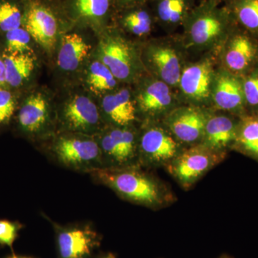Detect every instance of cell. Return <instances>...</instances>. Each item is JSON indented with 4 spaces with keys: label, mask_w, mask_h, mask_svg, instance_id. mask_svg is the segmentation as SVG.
Listing matches in <instances>:
<instances>
[{
    "label": "cell",
    "mask_w": 258,
    "mask_h": 258,
    "mask_svg": "<svg viewBox=\"0 0 258 258\" xmlns=\"http://www.w3.org/2000/svg\"><path fill=\"white\" fill-rule=\"evenodd\" d=\"M97 142L101 149L104 168L140 166L138 157L139 131L134 125H111L100 134Z\"/></svg>",
    "instance_id": "obj_9"
},
{
    "label": "cell",
    "mask_w": 258,
    "mask_h": 258,
    "mask_svg": "<svg viewBox=\"0 0 258 258\" xmlns=\"http://www.w3.org/2000/svg\"><path fill=\"white\" fill-rule=\"evenodd\" d=\"M30 36L25 28L15 29L6 32L7 52L8 53H26L30 50Z\"/></svg>",
    "instance_id": "obj_30"
},
{
    "label": "cell",
    "mask_w": 258,
    "mask_h": 258,
    "mask_svg": "<svg viewBox=\"0 0 258 258\" xmlns=\"http://www.w3.org/2000/svg\"><path fill=\"white\" fill-rule=\"evenodd\" d=\"M220 1L223 2V3H225L226 1H227V0H220Z\"/></svg>",
    "instance_id": "obj_38"
},
{
    "label": "cell",
    "mask_w": 258,
    "mask_h": 258,
    "mask_svg": "<svg viewBox=\"0 0 258 258\" xmlns=\"http://www.w3.org/2000/svg\"><path fill=\"white\" fill-rule=\"evenodd\" d=\"M152 1V0H112L113 4H115L122 10L140 6V5H145L146 3Z\"/></svg>",
    "instance_id": "obj_33"
},
{
    "label": "cell",
    "mask_w": 258,
    "mask_h": 258,
    "mask_svg": "<svg viewBox=\"0 0 258 258\" xmlns=\"http://www.w3.org/2000/svg\"><path fill=\"white\" fill-rule=\"evenodd\" d=\"M23 225L17 222L0 220V244L13 247Z\"/></svg>",
    "instance_id": "obj_32"
},
{
    "label": "cell",
    "mask_w": 258,
    "mask_h": 258,
    "mask_svg": "<svg viewBox=\"0 0 258 258\" xmlns=\"http://www.w3.org/2000/svg\"><path fill=\"white\" fill-rule=\"evenodd\" d=\"M240 119L235 115L211 108L200 144L215 152L228 154L235 144Z\"/></svg>",
    "instance_id": "obj_16"
},
{
    "label": "cell",
    "mask_w": 258,
    "mask_h": 258,
    "mask_svg": "<svg viewBox=\"0 0 258 258\" xmlns=\"http://www.w3.org/2000/svg\"><path fill=\"white\" fill-rule=\"evenodd\" d=\"M235 25L223 2L201 0L185 20L180 39L189 57L216 54Z\"/></svg>",
    "instance_id": "obj_1"
},
{
    "label": "cell",
    "mask_w": 258,
    "mask_h": 258,
    "mask_svg": "<svg viewBox=\"0 0 258 258\" xmlns=\"http://www.w3.org/2000/svg\"><path fill=\"white\" fill-rule=\"evenodd\" d=\"M52 157L71 170L90 172L104 168L101 149L96 139L86 134H66L58 137L51 148Z\"/></svg>",
    "instance_id": "obj_6"
},
{
    "label": "cell",
    "mask_w": 258,
    "mask_h": 258,
    "mask_svg": "<svg viewBox=\"0 0 258 258\" xmlns=\"http://www.w3.org/2000/svg\"><path fill=\"white\" fill-rule=\"evenodd\" d=\"M211 108L180 104L161 120L163 125L184 147L201 144Z\"/></svg>",
    "instance_id": "obj_11"
},
{
    "label": "cell",
    "mask_w": 258,
    "mask_h": 258,
    "mask_svg": "<svg viewBox=\"0 0 258 258\" xmlns=\"http://www.w3.org/2000/svg\"><path fill=\"white\" fill-rule=\"evenodd\" d=\"M62 119L66 128L74 133L90 136L101 129L99 110L86 96H77L67 103L62 111Z\"/></svg>",
    "instance_id": "obj_17"
},
{
    "label": "cell",
    "mask_w": 258,
    "mask_h": 258,
    "mask_svg": "<svg viewBox=\"0 0 258 258\" xmlns=\"http://www.w3.org/2000/svg\"><path fill=\"white\" fill-rule=\"evenodd\" d=\"M23 24L37 43L46 50L53 48L58 32V22L48 7L37 1L27 3Z\"/></svg>",
    "instance_id": "obj_15"
},
{
    "label": "cell",
    "mask_w": 258,
    "mask_h": 258,
    "mask_svg": "<svg viewBox=\"0 0 258 258\" xmlns=\"http://www.w3.org/2000/svg\"><path fill=\"white\" fill-rule=\"evenodd\" d=\"M121 18V24L125 30L139 37L148 36L152 32L155 23L152 10L144 5L125 9Z\"/></svg>",
    "instance_id": "obj_25"
},
{
    "label": "cell",
    "mask_w": 258,
    "mask_h": 258,
    "mask_svg": "<svg viewBox=\"0 0 258 258\" xmlns=\"http://www.w3.org/2000/svg\"><path fill=\"white\" fill-rule=\"evenodd\" d=\"M144 67L153 77L177 90L180 76L190 57L179 35H166L148 42L140 55Z\"/></svg>",
    "instance_id": "obj_3"
},
{
    "label": "cell",
    "mask_w": 258,
    "mask_h": 258,
    "mask_svg": "<svg viewBox=\"0 0 258 258\" xmlns=\"http://www.w3.org/2000/svg\"><path fill=\"white\" fill-rule=\"evenodd\" d=\"M7 86L20 87L30 77L34 67L33 58L27 53H8L3 56Z\"/></svg>",
    "instance_id": "obj_23"
},
{
    "label": "cell",
    "mask_w": 258,
    "mask_h": 258,
    "mask_svg": "<svg viewBox=\"0 0 258 258\" xmlns=\"http://www.w3.org/2000/svg\"><path fill=\"white\" fill-rule=\"evenodd\" d=\"M89 174L123 200L152 210L167 208L176 200L166 183L141 166L101 168Z\"/></svg>",
    "instance_id": "obj_2"
},
{
    "label": "cell",
    "mask_w": 258,
    "mask_h": 258,
    "mask_svg": "<svg viewBox=\"0 0 258 258\" xmlns=\"http://www.w3.org/2000/svg\"><path fill=\"white\" fill-rule=\"evenodd\" d=\"M16 109V102L13 93L6 88H0V127L11 120Z\"/></svg>",
    "instance_id": "obj_31"
},
{
    "label": "cell",
    "mask_w": 258,
    "mask_h": 258,
    "mask_svg": "<svg viewBox=\"0 0 258 258\" xmlns=\"http://www.w3.org/2000/svg\"><path fill=\"white\" fill-rule=\"evenodd\" d=\"M50 121V113L46 100L41 94L29 97L20 107L18 123L22 132L30 135L42 133Z\"/></svg>",
    "instance_id": "obj_20"
},
{
    "label": "cell",
    "mask_w": 258,
    "mask_h": 258,
    "mask_svg": "<svg viewBox=\"0 0 258 258\" xmlns=\"http://www.w3.org/2000/svg\"><path fill=\"white\" fill-rule=\"evenodd\" d=\"M216 55L220 67L242 77L258 66V37L236 24Z\"/></svg>",
    "instance_id": "obj_8"
},
{
    "label": "cell",
    "mask_w": 258,
    "mask_h": 258,
    "mask_svg": "<svg viewBox=\"0 0 258 258\" xmlns=\"http://www.w3.org/2000/svg\"><path fill=\"white\" fill-rule=\"evenodd\" d=\"M112 0H71L73 14L91 22H101L109 15Z\"/></svg>",
    "instance_id": "obj_26"
},
{
    "label": "cell",
    "mask_w": 258,
    "mask_h": 258,
    "mask_svg": "<svg viewBox=\"0 0 258 258\" xmlns=\"http://www.w3.org/2000/svg\"><path fill=\"white\" fill-rule=\"evenodd\" d=\"M136 98L138 114L144 120H161L181 104L177 91L164 81L153 77L144 79Z\"/></svg>",
    "instance_id": "obj_12"
},
{
    "label": "cell",
    "mask_w": 258,
    "mask_h": 258,
    "mask_svg": "<svg viewBox=\"0 0 258 258\" xmlns=\"http://www.w3.org/2000/svg\"><path fill=\"white\" fill-rule=\"evenodd\" d=\"M232 151L258 163V115L241 117Z\"/></svg>",
    "instance_id": "obj_22"
},
{
    "label": "cell",
    "mask_w": 258,
    "mask_h": 258,
    "mask_svg": "<svg viewBox=\"0 0 258 258\" xmlns=\"http://www.w3.org/2000/svg\"><path fill=\"white\" fill-rule=\"evenodd\" d=\"M220 258H230V257H227V256H222V257Z\"/></svg>",
    "instance_id": "obj_37"
},
{
    "label": "cell",
    "mask_w": 258,
    "mask_h": 258,
    "mask_svg": "<svg viewBox=\"0 0 258 258\" xmlns=\"http://www.w3.org/2000/svg\"><path fill=\"white\" fill-rule=\"evenodd\" d=\"M23 14L13 2L0 1V31L6 32L19 28L23 25Z\"/></svg>",
    "instance_id": "obj_29"
},
{
    "label": "cell",
    "mask_w": 258,
    "mask_h": 258,
    "mask_svg": "<svg viewBox=\"0 0 258 258\" xmlns=\"http://www.w3.org/2000/svg\"><path fill=\"white\" fill-rule=\"evenodd\" d=\"M227 156L198 144L184 148L165 169L183 189L188 190Z\"/></svg>",
    "instance_id": "obj_7"
},
{
    "label": "cell",
    "mask_w": 258,
    "mask_h": 258,
    "mask_svg": "<svg viewBox=\"0 0 258 258\" xmlns=\"http://www.w3.org/2000/svg\"><path fill=\"white\" fill-rule=\"evenodd\" d=\"M211 108L240 118L247 115L240 76L218 66L212 86Z\"/></svg>",
    "instance_id": "obj_13"
},
{
    "label": "cell",
    "mask_w": 258,
    "mask_h": 258,
    "mask_svg": "<svg viewBox=\"0 0 258 258\" xmlns=\"http://www.w3.org/2000/svg\"><path fill=\"white\" fill-rule=\"evenodd\" d=\"M218 66L215 53L186 62L176 90L181 104L211 108L212 86Z\"/></svg>",
    "instance_id": "obj_4"
},
{
    "label": "cell",
    "mask_w": 258,
    "mask_h": 258,
    "mask_svg": "<svg viewBox=\"0 0 258 258\" xmlns=\"http://www.w3.org/2000/svg\"><path fill=\"white\" fill-rule=\"evenodd\" d=\"M151 3L154 22L166 35L176 34L198 4L197 0H152Z\"/></svg>",
    "instance_id": "obj_18"
},
{
    "label": "cell",
    "mask_w": 258,
    "mask_h": 258,
    "mask_svg": "<svg viewBox=\"0 0 258 258\" xmlns=\"http://www.w3.org/2000/svg\"><path fill=\"white\" fill-rule=\"evenodd\" d=\"M184 148L161 120H144L139 131V164L144 169L166 168Z\"/></svg>",
    "instance_id": "obj_5"
},
{
    "label": "cell",
    "mask_w": 258,
    "mask_h": 258,
    "mask_svg": "<svg viewBox=\"0 0 258 258\" xmlns=\"http://www.w3.org/2000/svg\"><path fill=\"white\" fill-rule=\"evenodd\" d=\"M6 78H5V66L3 56L0 55V88H6Z\"/></svg>",
    "instance_id": "obj_34"
},
{
    "label": "cell",
    "mask_w": 258,
    "mask_h": 258,
    "mask_svg": "<svg viewBox=\"0 0 258 258\" xmlns=\"http://www.w3.org/2000/svg\"><path fill=\"white\" fill-rule=\"evenodd\" d=\"M241 79L247 115H258V66Z\"/></svg>",
    "instance_id": "obj_28"
},
{
    "label": "cell",
    "mask_w": 258,
    "mask_h": 258,
    "mask_svg": "<svg viewBox=\"0 0 258 258\" xmlns=\"http://www.w3.org/2000/svg\"><path fill=\"white\" fill-rule=\"evenodd\" d=\"M7 258H32V257H25V256H20V255H16V254H13V255L9 256V257H8Z\"/></svg>",
    "instance_id": "obj_35"
},
{
    "label": "cell",
    "mask_w": 258,
    "mask_h": 258,
    "mask_svg": "<svg viewBox=\"0 0 258 258\" xmlns=\"http://www.w3.org/2000/svg\"><path fill=\"white\" fill-rule=\"evenodd\" d=\"M225 5L238 26L258 37V0H227Z\"/></svg>",
    "instance_id": "obj_24"
},
{
    "label": "cell",
    "mask_w": 258,
    "mask_h": 258,
    "mask_svg": "<svg viewBox=\"0 0 258 258\" xmlns=\"http://www.w3.org/2000/svg\"><path fill=\"white\" fill-rule=\"evenodd\" d=\"M102 108L107 120L114 126L134 125L139 120L135 100L127 88L105 96Z\"/></svg>",
    "instance_id": "obj_19"
},
{
    "label": "cell",
    "mask_w": 258,
    "mask_h": 258,
    "mask_svg": "<svg viewBox=\"0 0 258 258\" xmlns=\"http://www.w3.org/2000/svg\"><path fill=\"white\" fill-rule=\"evenodd\" d=\"M100 61L111 71L120 82L138 79L144 69L140 55L133 45L118 33H111L102 40Z\"/></svg>",
    "instance_id": "obj_10"
},
{
    "label": "cell",
    "mask_w": 258,
    "mask_h": 258,
    "mask_svg": "<svg viewBox=\"0 0 258 258\" xmlns=\"http://www.w3.org/2000/svg\"><path fill=\"white\" fill-rule=\"evenodd\" d=\"M54 224L59 258H88L99 245V235L91 225Z\"/></svg>",
    "instance_id": "obj_14"
},
{
    "label": "cell",
    "mask_w": 258,
    "mask_h": 258,
    "mask_svg": "<svg viewBox=\"0 0 258 258\" xmlns=\"http://www.w3.org/2000/svg\"><path fill=\"white\" fill-rule=\"evenodd\" d=\"M90 45L81 35L76 33L64 35L59 50L57 64L66 71H74L86 58L89 52Z\"/></svg>",
    "instance_id": "obj_21"
},
{
    "label": "cell",
    "mask_w": 258,
    "mask_h": 258,
    "mask_svg": "<svg viewBox=\"0 0 258 258\" xmlns=\"http://www.w3.org/2000/svg\"><path fill=\"white\" fill-rule=\"evenodd\" d=\"M102 258H115L114 254L109 253L107 254V255L104 256V257Z\"/></svg>",
    "instance_id": "obj_36"
},
{
    "label": "cell",
    "mask_w": 258,
    "mask_h": 258,
    "mask_svg": "<svg viewBox=\"0 0 258 258\" xmlns=\"http://www.w3.org/2000/svg\"><path fill=\"white\" fill-rule=\"evenodd\" d=\"M88 81L91 88L98 92L112 91L118 82L111 71L100 60L90 66Z\"/></svg>",
    "instance_id": "obj_27"
}]
</instances>
